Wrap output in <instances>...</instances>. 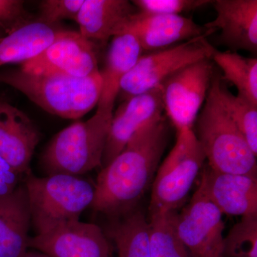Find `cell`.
<instances>
[{"label": "cell", "mask_w": 257, "mask_h": 257, "mask_svg": "<svg viewBox=\"0 0 257 257\" xmlns=\"http://www.w3.org/2000/svg\"><path fill=\"white\" fill-rule=\"evenodd\" d=\"M113 113L96 111L85 121L69 125L52 138L41 157L47 175L80 176L101 167Z\"/></svg>", "instance_id": "cell-5"}, {"label": "cell", "mask_w": 257, "mask_h": 257, "mask_svg": "<svg viewBox=\"0 0 257 257\" xmlns=\"http://www.w3.org/2000/svg\"><path fill=\"white\" fill-rule=\"evenodd\" d=\"M23 176L0 157V201L10 196L21 184Z\"/></svg>", "instance_id": "cell-29"}, {"label": "cell", "mask_w": 257, "mask_h": 257, "mask_svg": "<svg viewBox=\"0 0 257 257\" xmlns=\"http://www.w3.org/2000/svg\"><path fill=\"white\" fill-rule=\"evenodd\" d=\"M0 82L20 91L47 112L68 119H79L97 106L102 86L99 70L79 77L8 69L0 72Z\"/></svg>", "instance_id": "cell-2"}, {"label": "cell", "mask_w": 257, "mask_h": 257, "mask_svg": "<svg viewBox=\"0 0 257 257\" xmlns=\"http://www.w3.org/2000/svg\"><path fill=\"white\" fill-rule=\"evenodd\" d=\"M211 3L216 17L204 26L219 30V42L231 52L245 50L256 54V0H215Z\"/></svg>", "instance_id": "cell-15"}, {"label": "cell", "mask_w": 257, "mask_h": 257, "mask_svg": "<svg viewBox=\"0 0 257 257\" xmlns=\"http://www.w3.org/2000/svg\"><path fill=\"white\" fill-rule=\"evenodd\" d=\"M84 0H45L40 4L36 21L54 27L64 20L76 21Z\"/></svg>", "instance_id": "cell-27"}, {"label": "cell", "mask_w": 257, "mask_h": 257, "mask_svg": "<svg viewBox=\"0 0 257 257\" xmlns=\"http://www.w3.org/2000/svg\"><path fill=\"white\" fill-rule=\"evenodd\" d=\"M23 183L37 234L79 220L83 211L92 205L95 194V185L79 176L58 174L37 177L30 172Z\"/></svg>", "instance_id": "cell-4"}, {"label": "cell", "mask_w": 257, "mask_h": 257, "mask_svg": "<svg viewBox=\"0 0 257 257\" xmlns=\"http://www.w3.org/2000/svg\"><path fill=\"white\" fill-rule=\"evenodd\" d=\"M218 94L225 110L239 128L250 149L257 155V105L231 94L222 84L221 78L218 82Z\"/></svg>", "instance_id": "cell-24"}, {"label": "cell", "mask_w": 257, "mask_h": 257, "mask_svg": "<svg viewBox=\"0 0 257 257\" xmlns=\"http://www.w3.org/2000/svg\"><path fill=\"white\" fill-rule=\"evenodd\" d=\"M199 37L140 57L121 79L119 94L124 100L160 87L179 70L198 61L210 59L216 49Z\"/></svg>", "instance_id": "cell-7"}, {"label": "cell", "mask_w": 257, "mask_h": 257, "mask_svg": "<svg viewBox=\"0 0 257 257\" xmlns=\"http://www.w3.org/2000/svg\"><path fill=\"white\" fill-rule=\"evenodd\" d=\"M209 0H135L132 3L139 12L150 14L182 15L210 4Z\"/></svg>", "instance_id": "cell-26"}, {"label": "cell", "mask_w": 257, "mask_h": 257, "mask_svg": "<svg viewBox=\"0 0 257 257\" xmlns=\"http://www.w3.org/2000/svg\"><path fill=\"white\" fill-rule=\"evenodd\" d=\"M223 257H257V216L241 217L223 241Z\"/></svg>", "instance_id": "cell-25"}, {"label": "cell", "mask_w": 257, "mask_h": 257, "mask_svg": "<svg viewBox=\"0 0 257 257\" xmlns=\"http://www.w3.org/2000/svg\"><path fill=\"white\" fill-rule=\"evenodd\" d=\"M167 135L163 116L135 133L124 150L101 168L91 207L111 219L135 210L153 182Z\"/></svg>", "instance_id": "cell-1"}, {"label": "cell", "mask_w": 257, "mask_h": 257, "mask_svg": "<svg viewBox=\"0 0 257 257\" xmlns=\"http://www.w3.org/2000/svg\"><path fill=\"white\" fill-rule=\"evenodd\" d=\"M23 257H50L40 251H27Z\"/></svg>", "instance_id": "cell-30"}, {"label": "cell", "mask_w": 257, "mask_h": 257, "mask_svg": "<svg viewBox=\"0 0 257 257\" xmlns=\"http://www.w3.org/2000/svg\"><path fill=\"white\" fill-rule=\"evenodd\" d=\"M133 34L144 52H152L169 48L199 37H209L214 30L199 25L182 15L134 13L122 32Z\"/></svg>", "instance_id": "cell-12"}, {"label": "cell", "mask_w": 257, "mask_h": 257, "mask_svg": "<svg viewBox=\"0 0 257 257\" xmlns=\"http://www.w3.org/2000/svg\"><path fill=\"white\" fill-rule=\"evenodd\" d=\"M108 235L117 249V257H151L149 221L143 211L135 209L113 218Z\"/></svg>", "instance_id": "cell-21"}, {"label": "cell", "mask_w": 257, "mask_h": 257, "mask_svg": "<svg viewBox=\"0 0 257 257\" xmlns=\"http://www.w3.org/2000/svg\"><path fill=\"white\" fill-rule=\"evenodd\" d=\"M22 0H0V29L6 35L32 23Z\"/></svg>", "instance_id": "cell-28"}, {"label": "cell", "mask_w": 257, "mask_h": 257, "mask_svg": "<svg viewBox=\"0 0 257 257\" xmlns=\"http://www.w3.org/2000/svg\"><path fill=\"white\" fill-rule=\"evenodd\" d=\"M176 227L192 257H223V214L209 200L201 181L187 207L177 213Z\"/></svg>", "instance_id": "cell-9"}, {"label": "cell", "mask_w": 257, "mask_h": 257, "mask_svg": "<svg viewBox=\"0 0 257 257\" xmlns=\"http://www.w3.org/2000/svg\"><path fill=\"white\" fill-rule=\"evenodd\" d=\"M137 12L127 0H84L76 22L82 37L94 45H104L121 33L128 18Z\"/></svg>", "instance_id": "cell-17"}, {"label": "cell", "mask_w": 257, "mask_h": 257, "mask_svg": "<svg viewBox=\"0 0 257 257\" xmlns=\"http://www.w3.org/2000/svg\"><path fill=\"white\" fill-rule=\"evenodd\" d=\"M28 247L50 257H109L110 246L97 225L69 221L30 237Z\"/></svg>", "instance_id": "cell-11"}, {"label": "cell", "mask_w": 257, "mask_h": 257, "mask_svg": "<svg viewBox=\"0 0 257 257\" xmlns=\"http://www.w3.org/2000/svg\"><path fill=\"white\" fill-rule=\"evenodd\" d=\"M211 60L222 71L223 79L237 89V96L257 105L256 58L216 50Z\"/></svg>", "instance_id": "cell-22"}, {"label": "cell", "mask_w": 257, "mask_h": 257, "mask_svg": "<svg viewBox=\"0 0 257 257\" xmlns=\"http://www.w3.org/2000/svg\"><path fill=\"white\" fill-rule=\"evenodd\" d=\"M214 74L211 60L207 59L189 64L162 83L164 111L177 132L194 128Z\"/></svg>", "instance_id": "cell-8"}, {"label": "cell", "mask_w": 257, "mask_h": 257, "mask_svg": "<svg viewBox=\"0 0 257 257\" xmlns=\"http://www.w3.org/2000/svg\"><path fill=\"white\" fill-rule=\"evenodd\" d=\"M200 181L209 200L221 214L257 216V176L222 173L208 167Z\"/></svg>", "instance_id": "cell-16"}, {"label": "cell", "mask_w": 257, "mask_h": 257, "mask_svg": "<svg viewBox=\"0 0 257 257\" xmlns=\"http://www.w3.org/2000/svg\"><path fill=\"white\" fill-rule=\"evenodd\" d=\"M220 77L214 74L194 132L208 167L222 173L257 176L256 155L225 110L218 94Z\"/></svg>", "instance_id": "cell-3"}, {"label": "cell", "mask_w": 257, "mask_h": 257, "mask_svg": "<svg viewBox=\"0 0 257 257\" xmlns=\"http://www.w3.org/2000/svg\"><path fill=\"white\" fill-rule=\"evenodd\" d=\"M31 214L24 183L0 201V257H23L28 251Z\"/></svg>", "instance_id": "cell-19"}, {"label": "cell", "mask_w": 257, "mask_h": 257, "mask_svg": "<svg viewBox=\"0 0 257 257\" xmlns=\"http://www.w3.org/2000/svg\"><path fill=\"white\" fill-rule=\"evenodd\" d=\"M61 30L35 21L0 38V67L25 63L43 52Z\"/></svg>", "instance_id": "cell-20"}, {"label": "cell", "mask_w": 257, "mask_h": 257, "mask_svg": "<svg viewBox=\"0 0 257 257\" xmlns=\"http://www.w3.org/2000/svg\"><path fill=\"white\" fill-rule=\"evenodd\" d=\"M5 35H6V34H5L4 32H3V30H2V29H0V38L5 37Z\"/></svg>", "instance_id": "cell-31"}, {"label": "cell", "mask_w": 257, "mask_h": 257, "mask_svg": "<svg viewBox=\"0 0 257 257\" xmlns=\"http://www.w3.org/2000/svg\"><path fill=\"white\" fill-rule=\"evenodd\" d=\"M163 111L161 86L126 99L113 115L101 168L109 165L124 150L140 128L163 116Z\"/></svg>", "instance_id": "cell-13"}, {"label": "cell", "mask_w": 257, "mask_h": 257, "mask_svg": "<svg viewBox=\"0 0 257 257\" xmlns=\"http://www.w3.org/2000/svg\"><path fill=\"white\" fill-rule=\"evenodd\" d=\"M143 53L138 40L133 34L124 32L113 37L105 65L102 70L99 71L102 86L96 111L113 113L121 79Z\"/></svg>", "instance_id": "cell-18"}, {"label": "cell", "mask_w": 257, "mask_h": 257, "mask_svg": "<svg viewBox=\"0 0 257 257\" xmlns=\"http://www.w3.org/2000/svg\"><path fill=\"white\" fill-rule=\"evenodd\" d=\"M20 69L31 74L87 77L99 71L96 45L79 32L61 30L52 43L36 57L22 64Z\"/></svg>", "instance_id": "cell-10"}, {"label": "cell", "mask_w": 257, "mask_h": 257, "mask_svg": "<svg viewBox=\"0 0 257 257\" xmlns=\"http://www.w3.org/2000/svg\"><path fill=\"white\" fill-rule=\"evenodd\" d=\"M205 160L194 130L177 132L175 146L152 182L150 214L177 211L188 197Z\"/></svg>", "instance_id": "cell-6"}, {"label": "cell", "mask_w": 257, "mask_h": 257, "mask_svg": "<svg viewBox=\"0 0 257 257\" xmlns=\"http://www.w3.org/2000/svg\"><path fill=\"white\" fill-rule=\"evenodd\" d=\"M41 134L26 113L0 99V157L25 177Z\"/></svg>", "instance_id": "cell-14"}, {"label": "cell", "mask_w": 257, "mask_h": 257, "mask_svg": "<svg viewBox=\"0 0 257 257\" xmlns=\"http://www.w3.org/2000/svg\"><path fill=\"white\" fill-rule=\"evenodd\" d=\"M177 215L175 211L150 214L149 226L151 257H192L177 234Z\"/></svg>", "instance_id": "cell-23"}]
</instances>
